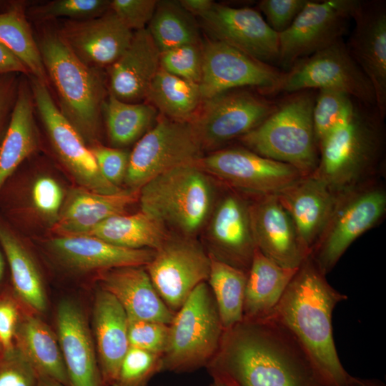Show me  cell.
<instances>
[{
  "mask_svg": "<svg viewBox=\"0 0 386 386\" xmlns=\"http://www.w3.org/2000/svg\"><path fill=\"white\" fill-rule=\"evenodd\" d=\"M201 19L214 39L260 61H278V34L257 10L214 3Z\"/></svg>",
  "mask_w": 386,
  "mask_h": 386,
  "instance_id": "18",
  "label": "cell"
},
{
  "mask_svg": "<svg viewBox=\"0 0 386 386\" xmlns=\"http://www.w3.org/2000/svg\"><path fill=\"white\" fill-rule=\"evenodd\" d=\"M209 288L214 298L224 330L243 320L244 290L247 272L209 253Z\"/></svg>",
  "mask_w": 386,
  "mask_h": 386,
  "instance_id": "37",
  "label": "cell"
},
{
  "mask_svg": "<svg viewBox=\"0 0 386 386\" xmlns=\"http://www.w3.org/2000/svg\"><path fill=\"white\" fill-rule=\"evenodd\" d=\"M162 357L129 347L112 386H148L151 378L162 372Z\"/></svg>",
  "mask_w": 386,
  "mask_h": 386,
  "instance_id": "40",
  "label": "cell"
},
{
  "mask_svg": "<svg viewBox=\"0 0 386 386\" xmlns=\"http://www.w3.org/2000/svg\"><path fill=\"white\" fill-rule=\"evenodd\" d=\"M202 46L182 45L160 52V68L178 77L199 84L202 75Z\"/></svg>",
  "mask_w": 386,
  "mask_h": 386,
  "instance_id": "42",
  "label": "cell"
},
{
  "mask_svg": "<svg viewBox=\"0 0 386 386\" xmlns=\"http://www.w3.org/2000/svg\"><path fill=\"white\" fill-rule=\"evenodd\" d=\"M146 99L162 116L182 122H191L203 102L198 84L161 68L150 84Z\"/></svg>",
  "mask_w": 386,
  "mask_h": 386,
  "instance_id": "34",
  "label": "cell"
},
{
  "mask_svg": "<svg viewBox=\"0 0 386 386\" xmlns=\"http://www.w3.org/2000/svg\"><path fill=\"white\" fill-rule=\"evenodd\" d=\"M64 200L62 188L52 177L42 176L34 182L31 189L33 207L39 216L52 226L58 219Z\"/></svg>",
  "mask_w": 386,
  "mask_h": 386,
  "instance_id": "44",
  "label": "cell"
},
{
  "mask_svg": "<svg viewBox=\"0 0 386 386\" xmlns=\"http://www.w3.org/2000/svg\"><path fill=\"white\" fill-rule=\"evenodd\" d=\"M141 211L164 226L193 234L207 219L214 188L194 164L172 168L152 179L139 191Z\"/></svg>",
  "mask_w": 386,
  "mask_h": 386,
  "instance_id": "6",
  "label": "cell"
},
{
  "mask_svg": "<svg viewBox=\"0 0 386 386\" xmlns=\"http://www.w3.org/2000/svg\"><path fill=\"white\" fill-rule=\"evenodd\" d=\"M194 164L234 190L254 197L276 195L304 177L290 164L243 147L218 149Z\"/></svg>",
  "mask_w": 386,
  "mask_h": 386,
  "instance_id": "13",
  "label": "cell"
},
{
  "mask_svg": "<svg viewBox=\"0 0 386 386\" xmlns=\"http://www.w3.org/2000/svg\"><path fill=\"white\" fill-rule=\"evenodd\" d=\"M209 267V254L198 242L170 237L145 266L158 295L174 313L193 290L208 279Z\"/></svg>",
  "mask_w": 386,
  "mask_h": 386,
  "instance_id": "16",
  "label": "cell"
},
{
  "mask_svg": "<svg viewBox=\"0 0 386 386\" xmlns=\"http://www.w3.org/2000/svg\"><path fill=\"white\" fill-rule=\"evenodd\" d=\"M138 199L139 191L129 189L104 194L72 188L64 198L54 231L58 235H83L104 219L124 214Z\"/></svg>",
  "mask_w": 386,
  "mask_h": 386,
  "instance_id": "28",
  "label": "cell"
},
{
  "mask_svg": "<svg viewBox=\"0 0 386 386\" xmlns=\"http://www.w3.org/2000/svg\"><path fill=\"white\" fill-rule=\"evenodd\" d=\"M14 344L38 375L49 377L69 386L58 337L42 320L30 315H21Z\"/></svg>",
  "mask_w": 386,
  "mask_h": 386,
  "instance_id": "31",
  "label": "cell"
},
{
  "mask_svg": "<svg viewBox=\"0 0 386 386\" xmlns=\"http://www.w3.org/2000/svg\"><path fill=\"white\" fill-rule=\"evenodd\" d=\"M157 110L145 103H128L108 94L102 106V117L110 144L122 148L138 141L157 118Z\"/></svg>",
  "mask_w": 386,
  "mask_h": 386,
  "instance_id": "36",
  "label": "cell"
},
{
  "mask_svg": "<svg viewBox=\"0 0 386 386\" xmlns=\"http://www.w3.org/2000/svg\"><path fill=\"white\" fill-rule=\"evenodd\" d=\"M0 44L24 64L30 76L49 86L38 43L23 3L14 1L9 9L0 13Z\"/></svg>",
  "mask_w": 386,
  "mask_h": 386,
  "instance_id": "35",
  "label": "cell"
},
{
  "mask_svg": "<svg viewBox=\"0 0 386 386\" xmlns=\"http://www.w3.org/2000/svg\"><path fill=\"white\" fill-rule=\"evenodd\" d=\"M321 89L343 91L365 107H376L372 86L342 39L295 63L284 72L276 94Z\"/></svg>",
  "mask_w": 386,
  "mask_h": 386,
  "instance_id": "10",
  "label": "cell"
},
{
  "mask_svg": "<svg viewBox=\"0 0 386 386\" xmlns=\"http://www.w3.org/2000/svg\"><path fill=\"white\" fill-rule=\"evenodd\" d=\"M160 51L148 29L134 31L130 44L109 66V94L128 103H141L160 68Z\"/></svg>",
  "mask_w": 386,
  "mask_h": 386,
  "instance_id": "25",
  "label": "cell"
},
{
  "mask_svg": "<svg viewBox=\"0 0 386 386\" xmlns=\"http://www.w3.org/2000/svg\"><path fill=\"white\" fill-rule=\"evenodd\" d=\"M346 386H385V383L375 378H360L351 376Z\"/></svg>",
  "mask_w": 386,
  "mask_h": 386,
  "instance_id": "53",
  "label": "cell"
},
{
  "mask_svg": "<svg viewBox=\"0 0 386 386\" xmlns=\"http://www.w3.org/2000/svg\"><path fill=\"white\" fill-rule=\"evenodd\" d=\"M21 74L0 75V147L14 106Z\"/></svg>",
  "mask_w": 386,
  "mask_h": 386,
  "instance_id": "50",
  "label": "cell"
},
{
  "mask_svg": "<svg viewBox=\"0 0 386 386\" xmlns=\"http://www.w3.org/2000/svg\"><path fill=\"white\" fill-rule=\"evenodd\" d=\"M386 212V192L377 178L338 193L330 219L310 257L325 275L350 244L377 225Z\"/></svg>",
  "mask_w": 386,
  "mask_h": 386,
  "instance_id": "8",
  "label": "cell"
},
{
  "mask_svg": "<svg viewBox=\"0 0 386 386\" xmlns=\"http://www.w3.org/2000/svg\"><path fill=\"white\" fill-rule=\"evenodd\" d=\"M209 386H227V385L224 384L223 382H222L221 380L217 378H213V382L210 384Z\"/></svg>",
  "mask_w": 386,
  "mask_h": 386,
  "instance_id": "56",
  "label": "cell"
},
{
  "mask_svg": "<svg viewBox=\"0 0 386 386\" xmlns=\"http://www.w3.org/2000/svg\"><path fill=\"white\" fill-rule=\"evenodd\" d=\"M178 1H158L147 29L160 52L199 43L197 26Z\"/></svg>",
  "mask_w": 386,
  "mask_h": 386,
  "instance_id": "38",
  "label": "cell"
},
{
  "mask_svg": "<svg viewBox=\"0 0 386 386\" xmlns=\"http://www.w3.org/2000/svg\"><path fill=\"white\" fill-rule=\"evenodd\" d=\"M88 147L104 177L113 185L120 187L125 179L130 152L122 148L105 147L99 142Z\"/></svg>",
  "mask_w": 386,
  "mask_h": 386,
  "instance_id": "45",
  "label": "cell"
},
{
  "mask_svg": "<svg viewBox=\"0 0 386 386\" xmlns=\"http://www.w3.org/2000/svg\"><path fill=\"white\" fill-rule=\"evenodd\" d=\"M96 357L103 386H112L129 347L128 317L117 300L100 288L93 307Z\"/></svg>",
  "mask_w": 386,
  "mask_h": 386,
  "instance_id": "27",
  "label": "cell"
},
{
  "mask_svg": "<svg viewBox=\"0 0 386 386\" xmlns=\"http://www.w3.org/2000/svg\"><path fill=\"white\" fill-rule=\"evenodd\" d=\"M178 2L187 12L200 17L207 13L214 3L211 0H180Z\"/></svg>",
  "mask_w": 386,
  "mask_h": 386,
  "instance_id": "52",
  "label": "cell"
},
{
  "mask_svg": "<svg viewBox=\"0 0 386 386\" xmlns=\"http://www.w3.org/2000/svg\"><path fill=\"white\" fill-rule=\"evenodd\" d=\"M298 268L282 267L255 247L247 274L243 320H257L267 317Z\"/></svg>",
  "mask_w": 386,
  "mask_h": 386,
  "instance_id": "30",
  "label": "cell"
},
{
  "mask_svg": "<svg viewBox=\"0 0 386 386\" xmlns=\"http://www.w3.org/2000/svg\"><path fill=\"white\" fill-rule=\"evenodd\" d=\"M28 78L36 112L54 153L76 182L81 188L99 194L122 192L124 189L113 185L102 174L88 145L60 112L49 86L34 76Z\"/></svg>",
  "mask_w": 386,
  "mask_h": 386,
  "instance_id": "11",
  "label": "cell"
},
{
  "mask_svg": "<svg viewBox=\"0 0 386 386\" xmlns=\"http://www.w3.org/2000/svg\"><path fill=\"white\" fill-rule=\"evenodd\" d=\"M355 99L346 93L330 89H321L315 96L312 122L318 145L333 128Z\"/></svg>",
  "mask_w": 386,
  "mask_h": 386,
  "instance_id": "41",
  "label": "cell"
},
{
  "mask_svg": "<svg viewBox=\"0 0 386 386\" xmlns=\"http://www.w3.org/2000/svg\"><path fill=\"white\" fill-rule=\"evenodd\" d=\"M276 195L294 223L302 249L310 256L330 219L338 193L310 175Z\"/></svg>",
  "mask_w": 386,
  "mask_h": 386,
  "instance_id": "21",
  "label": "cell"
},
{
  "mask_svg": "<svg viewBox=\"0 0 386 386\" xmlns=\"http://www.w3.org/2000/svg\"><path fill=\"white\" fill-rule=\"evenodd\" d=\"M35 112L29 78L21 74L14 106L0 147V190L39 147Z\"/></svg>",
  "mask_w": 386,
  "mask_h": 386,
  "instance_id": "29",
  "label": "cell"
},
{
  "mask_svg": "<svg viewBox=\"0 0 386 386\" xmlns=\"http://www.w3.org/2000/svg\"><path fill=\"white\" fill-rule=\"evenodd\" d=\"M56 317L57 337L69 386H103L92 336L81 308L63 300Z\"/></svg>",
  "mask_w": 386,
  "mask_h": 386,
  "instance_id": "22",
  "label": "cell"
},
{
  "mask_svg": "<svg viewBox=\"0 0 386 386\" xmlns=\"http://www.w3.org/2000/svg\"><path fill=\"white\" fill-rule=\"evenodd\" d=\"M169 335V325L159 322L128 318L129 347L162 356Z\"/></svg>",
  "mask_w": 386,
  "mask_h": 386,
  "instance_id": "43",
  "label": "cell"
},
{
  "mask_svg": "<svg viewBox=\"0 0 386 386\" xmlns=\"http://www.w3.org/2000/svg\"><path fill=\"white\" fill-rule=\"evenodd\" d=\"M209 237L216 257L246 272L255 249L249 202L236 193L224 196L214 209Z\"/></svg>",
  "mask_w": 386,
  "mask_h": 386,
  "instance_id": "24",
  "label": "cell"
},
{
  "mask_svg": "<svg viewBox=\"0 0 386 386\" xmlns=\"http://www.w3.org/2000/svg\"><path fill=\"white\" fill-rule=\"evenodd\" d=\"M101 289L112 295L127 317L170 325L175 313L156 291L145 266H127L100 271Z\"/></svg>",
  "mask_w": 386,
  "mask_h": 386,
  "instance_id": "26",
  "label": "cell"
},
{
  "mask_svg": "<svg viewBox=\"0 0 386 386\" xmlns=\"http://www.w3.org/2000/svg\"><path fill=\"white\" fill-rule=\"evenodd\" d=\"M3 355H4L3 353H0V361H1V359H2Z\"/></svg>",
  "mask_w": 386,
  "mask_h": 386,
  "instance_id": "57",
  "label": "cell"
},
{
  "mask_svg": "<svg viewBox=\"0 0 386 386\" xmlns=\"http://www.w3.org/2000/svg\"><path fill=\"white\" fill-rule=\"evenodd\" d=\"M276 108L262 96L236 89L204 100L191 124L202 149H214L249 132Z\"/></svg>",
  "mask_w": 386,
  "mask_h": 386,
  "instance_id": "14",
  "label": "cell"
},
{
  "mask_svg": "<svg viewBox=\"0 0 386 386\" xmlns=\"http://www.w3.org/2000/svg\"><path fill=\"white\" fill-rule=\"evenodd\" d=\"M0 353H3V351H2V349H1V344H0Z\"/></svg>",
  "mask_w": 386,
  "mask_h": 386,
  "instance_id": "58",
  "label": "cell"
},
{
  "mask_svg": "<svg viewBox=\"0 0 386 386\" xmlns=\"http://www.w3.org/2000/svg\"><path fill=\"white\" fill-rule=\"evenodd\" d=\"M255 247L267 258L287 268H298L308 257L294 223L277 195L255 197L249 202Z\"/></svg>",
  "mask_w": 386,
  "mask_h": 386,
  "instance_id": "20",
  "label": "cell"
},
{
  "mask_svg": "<svg viewBox=\"0 0 386 386\" xmlns=\"http://www.w3.org/2000/svg\"><path fill=\"white\" fill-rule=\"evenodd\" d=\"M83 235L95 237L122 247L154 250L169 237L165 226L142 211L110 217Z\"/></svg>",
  "mask_w": 386,
  "mask_h": 386,
  "instance_id": "33",
  "label": "cell"
},
{
  "mask_svg": "<svg viewBox=\"0 0 386 386\" xmlns=\"http://www.w3.org/2000/svg\"><path fill=\"white\" fill-rule=\"evenodd\" d=\"M36 386H66L64 384L46 376L39 375Z\"/></svg>",
  "mask_w": 386,
  "mask_h": 386,
  "instance_id": "54",
  "label": "cell"
},
{
  "mask_svg": "<svg viewBox=\"0 0 386 386\" xmlns=\"http://www.w3.org/2000/svg\"><path fill=\"white\" fill-rule=\"evenodd\" d=\"M109 0H54L28 9V16L37 22L56 19L84 20L100 16L110 9Z\"/></svg>",
  "mask_w": 386,
  "mask_h": 386,
  "instance_id": "39",
  "label": "cell"
},
{
  "mask_svg": "<svg viewBox=\"0 0 386 386\" xmlns=\"http://www.w3.org/2000/svg\"><path fill=\"white\" fill-rule=\"evenodd\" d=\"M359 0H308L292 24L278 34V63L290 69L307 57L342 39Z\"/></svg>",
  "mask_w": 386,
  "mask_h": 386,
  "instance_id": "12",
  "label": "cell"
},
{
  "mask_svg": "<svg viewBox=\"0 0 386 386\" xmlns=\"http://www.w3.org/2000/svg\"><path fill=\"white\" fill-rule=\"evenodd\" d=\"M37 43L60 112L88 146L99 142L102 106L108 96L101 69L81 62L56 29H42Z\"/></svg>",
  "mask_w": 386,
  "mask_h": 386,
  "instance_id": "4",
  "label": "cell"
},
{
  "mask_svg": "<svg viewBox=\"0 0 386 386\" xmlns=\"http://www.w3.org/2000/svg\"><path fill=\"white\" fill-rule=\"evenodd\" d=\"M56 30L81 62L100 69L110 66L122 56L134 34L110 9L96 18L66 20Z\"/></svg>",
  "mask_w": 386,
  "mask_h": 386,
  "instance_id": "19",
  "label": "cell"
},
{
  "mask_svg": "<svg viewBox=\"0 0 386 386\" xmlns=\"http://www.w3.org/2000/svg\"><path fill=\"white\" fill-rule=\"evenodd\" d=\"M357 101L319 144V162L312 176L337 193L376 179L383 154L382 121Z\"/></svg>",
  "mask_w": 386,
  "mask_h": 386,
  "instance_id": "3",
  "label": "cell"
},
{
  "mask_svg": "<svg viewBox=\"0 0 386 386\" xmlns=\"http://www.w3.org/2000/svg\"><path fill=\"white\" fill-rule=\"evenodd\" d=\"M46 245L57 259L78 271L146 266L155 253L154 249L122 247L87 235H58Z\"/></svg>",
  "mask_w": 386,
  "mask_h": 386,
  "instance_id": "23",
  "label": "cell"
},
{
  "mask_svg": "<svg viewBox=\"0 0 386 386\" xmlns=\"http://www.w3.org/2000/svg\"><path fill=\"white\" fill-rule=\"evenodd\" d=\"M0 247L9 266L14 295L29 308L45 311L46 297L37 267L16 231L1 217Z\"/></svg>",
  "mask_w": 386,
  "mask_h": 386,
  "instance_id": "32",
  "label": "cell"
},
{
  "mask_svg": "<svg viewBox=\"0 0 386 386\" xmlns=\"http://www.w3.org/2000/svg\"><path fill=\"white\" fill-rule=\"evenodd\" d=\"M207 367L227 386H326L294 337L269 318L243 320L224 330Z\"/></svg>",
  "mask_w": 386,
  "mask_h": 386,
  "instance_id": "1",
  "label": "cell"
},
{
  "mask_svg": "<svg viewBox=\"0 0 386 386\" xmlns=\"http://www.w3.org/2000/svg\"><path fill=\"white\" fill-rule=\"evenodd\" d=\"M202 75L199 84L203 101L223 92L256 87L276 94L284 72L219 41L202 45Z\"/></svg>",
  "mask_w": 386,
  "mask_h": 386,
  "instance_id": "15",
  "label": "cell"
},
{
  "mask_svg": "<svg viewBox=\"0 0 386 386\" xmlns=\"http://www.w3.org/2000/svg\"><path fill=\"white\" fill-rule=\"evenodd\" d=\"M10 73L30 76L29 70L24 64L0 44V75Z\"/></svg>",
  "mask_w": 386,
  "mask_h": 386,
  "instance_id": "51",
  "label": "cell"
},
{
  "mask_svg": "<svg viewBox=\"0 0 386 386\" xmlns=\"http://www.w3.org/2000/svg\"><path fill=\"white\" fill-rule=\"evenodd\" d=\"M202 151L191 122L162 115L130 152L124 182L127 189L139 191L152 179L172 168L194 164L202 157Z\"/></svg>",
  "mask_w": 386,
  "mask_h": 386,
  "instance_id": "9",
  "label": "cell"
},
{
  "mask_svg": "<svg viewBox=\"0 0 386 386\" xmlns=\"http://www.w3.org/2000/svg\"><path fill=\"white\" fill-rule=\"evenodd\" d=\"M355 27L347 48L371 83L376 112L386 114V6L382 1H360L353 19Z\"/></svg>",
  "mask_w": 386,
  "mask_h": 386,
  "instance_id": "17",
  "label": "cell"
},
{
  "mask_svg": "<svg viewBox=\"0 0 386 386\" xmlns=\"http://www.w3.org/2000/svg\"><path fill=\"white\" fill-rule=\"evenodd\" d=\"M312 90L292 93L261 124L239 139L247 149L264 157L290 164L310 176L319 162Z\"/></svg>",
  "mask_w": 386,
  "mask_h": 386,
  "instance_id": "5",
  "label": "cell"
},
{
  "mask_svg": "<svg viewBox=\"0 0 386 386\" xmlns=\"http://www.w3.org/2000/svg\"><path fill=\"white\" fill-rule=\"evenodd\" d=\"M347 296L332 287L309 256L299 267L269 318L280 324L306 352L326 386H346L333 338L332 313Z\"/></svg>",
  "mask_w": 386,
  "mask_h": 386,
  "instance_id": "2",
  "label": "cell"
},
{
  "mask_svg": "<svg viewBox=\"0 0 386 386\" xmlns=\"http://www.w3.org/2000/svg\"><path fill=\"white\" fill-rule=\"evenodd\" d=\"M155 0H112L110 9L132 31L146 29L154 13Z\"/></svg>",
  "mask_w": 386,
  "mask_h": 386,
  "instance_id": "47",
  "label": "cell"
},
{
  "mask_svg": "<svg viewBox=\"0 0 386 386\" xmlns=\"http://www.w3.org/2000/svg\"><path fill=\"white\" fill-rule=\"evenodd\" d=\"M20 317L15 299L9 293L0 297V344L4 354L15 348V332Z\"/></svg>",
  "mask_w": 386,
  "mask_h": 386,
  "instance_id": "49",
  "label": "cell"
},
{
  "mask_svg": "<svg viewBox=\"0 0 386 386\" xmlns=\"http://www.w3.org/2000/svg\"><path fill=\"white\" fill-rule=\"evenodd\" d=\"M38 374L15 347L0 361V386H36Z\"/></svg>",
  "mask_w": 386,
  "mask_h": 386,
  "instance_id": "46",
  "label": "cell"
},
{
  "mask_svg": "<svg viewBox=\"0 0 386 386\" xmlns=\"http://www.w3.org/2000/svg\"><path fill=\"white\" fill-rule=\"evenodd\" d=\"M6 259L5 255L0 247V285L4 281L6 271Z\"/></svg>",
  "mask_w": 386,
  "mask_h": 386,
  "instance_id": "55",
  "label": "cell"
},
{
  "mask_svg": "<svg viewBox=\"0 0 386 386\" xmlns=\"http://www.w3.org/2000/svg\"><path fill=\"white\" fill-rule=\"evenodd\" d=\"M224 332L217 305L205 282L198 284L169 325L162 372H189L207 366Z\"/></svg>",
  "mask_w": 386,
  "mask_h": 386,
  "instance_id": "7",
  "label": "cell"
},
{
  "mask_svg": "<svg viewBox=\"0 0 386 386\" xmlns=\"http://www.w3.org/2000/svg\"><path fill=\"white\" fill-rule=\"evenodd\" d=\"M308 0H262L259 7L268 25L277 34L286 30Z\"/></svg>",
  "mask_w": 386,
  "mask_h": 386,
  "instance_id": "48",
  "label": "cell"
}]
</instances>
